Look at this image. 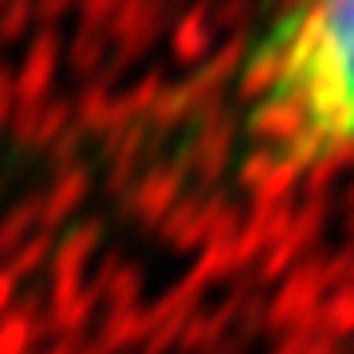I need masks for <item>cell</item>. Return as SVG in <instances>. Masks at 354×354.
Segmentation results:
<instances>
[{"label": "cell", "mask_w": 354, "mask_h": 354, "mask_svg": "<svg viewBox=\"0 0 354 354\" xmlns=\"http://www.w3.org/2000/svg\"><path fill=\"white\" fill-rule=\"evenodd\" d=\"M236 111L272 169L354 165V0H283L248 44Z\"/></svg>", "instance_id": "obj_1"}]
</instances>
